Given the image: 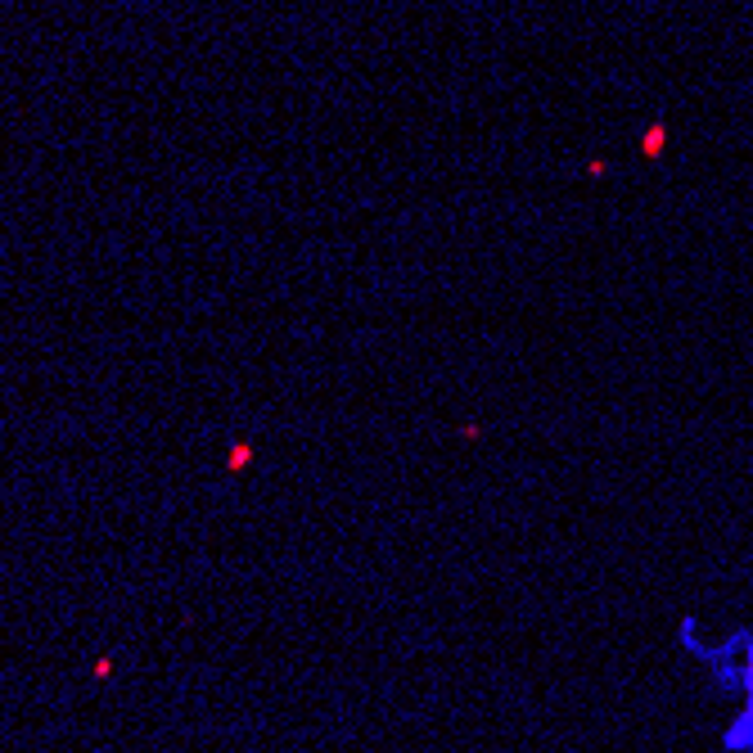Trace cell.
<instances>
[{
	"label": "cell",
	"instance_id": "cell-1",
	"mask_svg": "<svg viewBox=\"0 0 753 753\" xmlns=\"http://www.w3.org/2000/svg\"><path fill=\"white\" fill-rule=\"evenodd\" d=\"M744 650H749V659H744L740 667H731L727 659H717V654H704V659H713V663H722V667H731L727 681L744 690V713L735 717V722H731V731H727V744H731V749H753V645H749V640H744Z\"/></svg>",
	"mask_w": 753,
	"mask_h": 753
}]
</instances>
